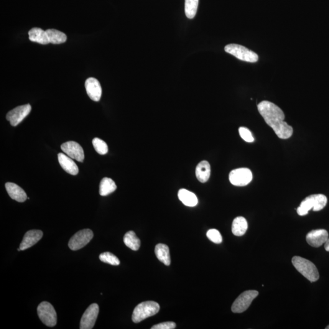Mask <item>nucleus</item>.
<instances>
[{
  "instance_id": "nucleus-13",
  "label": "nucleus",
  "mask_w": 329,
  "mask_h": 329,
  "mask_svg": "<svg viewBox=\"0 0 329 329\" xmlns=\"http://www.w3.org/2000/svg\"><path fill=\"white\" fill-rule=\"evenodd\" d=\"M329 239V234L325 229H317L310 232L306 236V240L310 246L318 247L325 244Z\"/></svg>"
},
{
  "instance_id": "nucleus-5",
  "label": "nucleus",
  "mask_w": 329,
  "mask_h": 329,
  "mask_svg": "<svg viewBox=\"0 0 329 329\" xmlns=\"http://www.w3.org/2000/svg\"><path fill=\"white\" fill-rule=\"evenodd\" d=\"M226 53L244 62L255 63L259 60V56L248 48L238 44H229L224 48Z\"/></svg>"
},
{
  "instance_id": "nucleus-7",
  "label": "nucleus",
  "mask_w": 329,
  "mask_h": 329,
  "mask_svg": "<svg viewBox=\"0 0 329 329\" xmlns=\"http://www.w3.org/2000/svg\"><path fill=\"white\" fill-rule=\"evenodd\" d=\"M40 320L48 327H54L57 324V314L53 306L48 302H42L37 307Z\"/></svg>"
},
{
  "instance_id": "nucleus-15",
  "label": "nucleus",
  "mask_w": 329,
  "mask_h": 329,
  "mask_svg": "<svg viewBox=\"0 0 329 329\" xmlns=\"http://www.w3.org/2000/svg\"><path fill=\"white\" fill-rule=\"evenodd\" d=\"M43 233L40 230H31L25 234L24 239L20 245L21 251H24L34 246L42 238Z\"/></svg>"
},
{
  "instance_id": "nucleus-30",
  "label": "nucleus",
  "mask_w": 329,
  "mask_h": 329,
  "mask_svg": "<svg viewBox=\"0 0 329 329\" xmlns=\"http://www.w3.org/2000/svg\"><path fill=\"white\" fill-rule=\"evenodd\" d=\"M239 136L244 141L248 143H252L254 141V138L251 133V132L246 127H240L239 129Z\"/></svg>"
},
{
  "instance_id": "nucleus-28",
  "label": "nucleus",
  "mask_w": 329,
  "mask_h": 329,
  "mask_svg": "<svg viewBox=\"0 0 329 329\" xmlns=\"http://www.w3.org/2000/svg\"><path fill=\"white\" fill-rule=\"evenodd\" d=\"M92 144L95 151L101 155H105L108 152V147L106 143L99 138H95L92 140Z\"/></svg>"
},
{
  "instance_id": "nucleus-32",
  "label": "nucleus",
  "mask_w": 329,
  "mask_h": 329,
  "mask_svg": "<svg viewBox=\"0 0 329 329\" xmlns=\"http://www.w3.org/2000/svg\"><path fill=\"white\" fill-rule=\"evenodd\" d=\"M325 249L328 252H329V239H328V240L326 241L325 245Z\"/></svg>"
},
{
  "instance_id": "nucleus-25",
  "label": "nucleus",
  "mask_w": 329,
  "mask_h": 329,
  "mask_svg": "<svg viewBox=\"0 0 329 329\" xmlns=\"http://www.w3.org/2000/svg\"><path fill=\"white\" fill-rule=\"evenodd\" d=\"M49 42L53 44H60L66 42L67 35L64 33L56 30H46Z\"/></svg>"
},
{
  "instance_id": "nucleus-31",
  "label": "nucleus",
  "mask_w": 329,
  "mask_h": 329,
  "mask_svg": "<svg viewBox=\"0 0 329 329\" xmlns=\"http://www.w3.org/2000/svg\"><path fill=\"white\" fill-rule=\"evenodd\" d=\"M176 324L174 322H165L153 326L151 329H174L176 328Z\"/></svg>"
},
{
  "instance_id": "nucleus-16",
  "label": "nucleus",
  "mask_w": 329,
  "mask_h": 329,
  "mask_svg": "<svg viewBox=\"0 0 329 329\" xmlns=\"http://www.w3.org/2000/svg\"><path fill=\"white\" fill-rule=\"evenodd\" d=\"M58 161L61 167L63 168L68 174L75 176L79 173V168L76 163L73 161L71 157L68 155L63 154V153H59Z\"/></svg>"
},
{
  "instance_id": "nucleus-20",
  "label": "nucleus",
  "mask_w": 329,
  "mask_h": 329,
  "mask_svg": "<svg viewBox=\"0 0 329 329\" xmlns=\"http://www.w3.org/2000/svg\"><path fill=\"white\" fill-rule=\"evenodd\" d=\"M178 198L183 205L188 207H195L198 205L197 196L192 192L182 188L179 191Z\"/></svg>"
},
{
  "instance_id": "nucleus-22",
  "label": "nucleus",
  "mask_w": 329,
  "mask_h": 329,
  "mask_svg": "<svg viewBox=\"0 0 329 329\" xmlns=\"http://www.w3.org/2000/svg\"><path fill=\"white\" fill-rule=\"evenodd\" d=\"M248 224L246 219L243 216H239L234 219L232 225V232L235 236L240 237L246 233Z\"/></svg>"
},
{
  "instance_id": "nucleus-26",
  "label": "nucleus",
  "mask_w": 329,
  "mask_h": 329,
  "mask_svg": "<svg viewBox=\"0 0 329 329\" xmlns=\"http://www.w3.org/2000/svg\"><path fill=\"white\" fill-rule=\"evenodd\" d=\"M199 0H185V12L188 19H192L197 12Z\"/></svg>"
},
{
  "instance_id": "nucleus-9",
  "label": "nucleus",
  "mask_w": 329,
  "mask_h": 329,
  "mask_svg": "<svg viewBox=\"0 0 329 329\" xmlns=\"http://www.w3.org/2000/svg\"><path fill=\"white\" fill-rule=\"evenodd\" d=\"M229 178L232 184L238 187H243L251 182L252 173L249 168H237L232 171Z\"/></svg>"
},
{
  "instance_id": "nucleus-2",
  "label": "nucleus",
  "mask_w": 329,
  "mask_h": 329,
  "mask_svg": "<svg viewBox=\"0 0 329 329\" xmlns=\"http://www.w3.org/2000/svg\"><path fill=\"white\" fill-rule=\"evenodd\" d=\"M327 203L328 198L323 194L310 195L302 201L297 209V212L300 216H304L307 215L308 211L312 209L313 211H320L325 208Z\"/></svg>"
},
{
  "instance_id": "nucleus-17",
  "label": "nucleus",
  "mask_w": 329,
  "mask_h": 329,
  "mask_svg": "<svg viewBox=\"0 0 329 329\" xmlns=\"http://www.w3.org/2000/svg\"><path fill=\"white\" fill-rule=\"evenodd\" d=\"M5 187H6L7 193L12 200L17 201V202L23 203L28 199L27 193H25L24 189L15 183L7 182Z\"/></svg>"
},
{
  "instance_id": "nucleus-11",
  "label": "nucleus",
  "mask_w": 329,
  "mask_h": 329,
  "mask_svg": "<svg viewBox=\"0 0 329 329\" xmlns=\"http://www.w3.org/2000/svg\"><path fill=\"white\" fill-rule=\"evenodd\" d=\"M99 313V306L97 303H92L84 313L81 320V329H91L95 326Z\"/></svg>"
},
{
  "instance_id": "nucleus-8",
  "label": "nucleus",
  "mask_w": 329,
  "mask_h": 329,
  "mask_svg": "<svg viewBox=\"0 0 329 329\" xmlns=\"http://www.w3.org/2000/svg\"><path fill=\"white\" fill-rule=\"evenodd\" d=\"M92 231L89 229H83L76 233L68 242V246L73 251L83 248L93 239Z\"/></svg>"
},
{
  "instance_id": "nucleus-4",
  "label": "nucleus",
  "mask_w": 329,
  "mask_h": 329,
  "mask_svg": "<svg viewBox=\"0 0 329 329\" xmlns=\"http://www.w3.org/2000/svg\"><path fill=\"white\" fill-rule=\"evenodd\" d=\"M160 310L159 303L154 301H145L139 303L134 308L132 320L135 323H139L151 316L156 315Z\"/></svg>"
},
{
  "instance_id": "nucleus-29",
  "label": "nucleus",
  "mask_w": 329,
  "mask_h": 329,
  "mask_svg": "<svg viewBox=\"0 0 329 329\" xmlns=\"http://www.w3.org/2000/svg\"><path fill=\"white\" fill-rule=\"evenodd\" d=\"M207 237L211 241L216 244L221 243L223 241V238H222L220 233L215 229L209 230L207 233Z\"/></svg>"
},
{
  "instance_id": "nucleus-18",
  "label": "nucleus",
  "mask_w": 329,
  "mask_h": 329,
  "mask_svg": "<svg viewBox=\"0 0 329 329\" xmlns=\"http://www.w3.org/2000/svg\"><path fill=\"white\" fill-rule=\"evenodd\" d=\"M29 39L33 42L47 45L50 43L47 32L39 28H33L28 32Z\"/></svg>"
},
{
  "instance_id": "nucleus-10",
  "label": "nucleus",
  "mask_w": 329,
  "mask_h": 329,
  "mask_svg": "<svg viewBox=\"0 0 329 329\" xmlns=\"http://www.w3.org/2000/svg\"><path fill=\"white\" fill-rule=\"evenodd\" d=\"M31 111L30 104H25L11 110L6 115V119L12 126H17L29 115Z\"/></svg>"
},
{
  "instance_id": "nucleus-19",
  "label": "nucleus",
  "mask_w": 329,
  "mask_h": 329,
  "mask_svg": "<svg viewBox=\"0 0 329 329\" xmlns=\"http://www.w3.org/2000/svg\"><path fill=\"white\" fill-rule=\"evenodd\" d=\"M211 168L210 164L206 160H203L196 168V177L200 182L205 183L210 177Z\"/></svg>"
},
{
  "instance_id": "nucleus-6",
  "label": "nucleus",
  "mask_w": 329,
  "mask_h": 329,
  "mask_svg": "<svg viewBox=\"0 0 329 329\" xmlns=\"http://www.w3.org/2000/svg\"><path fill=\"white\" fill-rule=\"evenodd\" d=\"M259 295L256 290H247L242 293L232 305V311L235 313H241L246 311L251 305L253 300Z\"/></svg>"
},
{
  "instance_id": "nucleus-3",
  "label": "nucleus",
  "mask_w": 329,
  "mask_h": 329,
  "mask_svg": "<svg viewBox=\"0 0 329 329\" xmlns=\"http://www.w3.org/2000/svg\"><path fill=\"white\" fill-rule=\"evenodd\" d=\"M292 264L298 271L311 282L317 281L320 274L317 268L312 262L302 257L295 256L292 259Z\"/></svg>"
},
{
  "instance_id": "nucleus-27",
  "label": "nucleus",
  "mask_w": 329,
  "mask_h": 329,
  "mask_svg": "<svg viewBox=\"0 0 329 329\" xmlns=\"http://www.w3.org/2000/svg\"><path fill=\"white\" fill-rule=\"evenodd\" d=\"M99 259L101 262L114 265V266H118L120 264V262L118 257L109 252H103V253L99 255Z\"/></svg>"
},
{
  "instance_id": "nucleus-33",
  "label": "nucleus",
  "mask_w": 329,
  "mask_h": 329,
  "mask_svg": "<svg viewBox=\"0 0 329 329\" xmlns=\"http://www.w3.org/2000/svg\"><path fill=\"white\" fill-rule=\"evenodd\" d=\"M326 329H329V326H327V327L326 328Z\"/></svg>"
},
{
  "instance_id": "nucleus-21",
  "label": "nucleus",
  "mask_w": 329,
  "mask_h": 329,
  "mask_svg": "<svg viewBox=\"0 0 329 329\" xmlns=\"http://www.w3.org/2000/svg\"><path fill=\"white\" fill-rule=\"evenodd\" d=\"M155 254L159 261L169 266L171 264L169 247L166 244L159 243L155 247Z\"/></svg>"
},
{
  "instance_id": "nucleus-12",
  "label": "nucleus",
  "mask_w": 329,
  "mask_h": 329,
  "mask_svg": "<svg viewBox=\"0 0 329 329\" xmlns=\"http://www.w3.org/2000/svg\"><path fill=\"white\" fill-rule=\"evenodd\" d=\"M61 150L71 159L83 162L84 159V153L83 148L77 142L70 141L61 145Z\"/></svg>"
},
{
  "instance_id": "nucleus-24",
  "label": "nucleus",
  "mask_w": 329,
  "mask_h": 329,
  "mask_svg": "<svg viewBox=\"0 0 329 329\" xmlns=\"http://www.w3.org/2000/svg\"><path fill=\"white\" fill-rule=\"evenodd\" d=\"M124 243L129 248L137 251L140 247V240L134 231H129L124 235Z\"/></svg>"
},
{
  "instance_id": "nucleus-1",
  "label": "nucleus",
  "mask_w": 329,
  "mask_h": 329,
  "mask_svg": "<svg viewBox=\"0 0 329 329\" xmlns=\"http://www.w3.org/2000/svg\"><path fill=\"white\" fill-rule=\"evenodd\" d=\"M257 109L267 124L271 127L277 137L288 139L293 133V127L284 121L285 114L282 110L269 101H263Z\"/></svg>"
},
{
  "instance_id": "nucleus-14",
  "label": "nucleus",
  "mask_w": 329,
  "mask_h": 329,
  "mask_svg": "<svg viewBox=\"0 0 329 329\" xmlns=\"http://www.w3.org/2000/svg\"><path fill=\"white\" fill-rule=\"evenodd\" d=\"M85 88L89 98L94 101L100 100L102 89L100 83L94 78H88L86 81Z\"/></svg>"
},
{
  "instance_id": "nucleus-23",
  "label": "nucleus",
  "mask_w": 329,
  "mask_h": 329,
  "mask_svg": "<svg viewBox=\"0 0 329 329\" xmlns=\"http://www.w3.org/2000/svg\"><path fill=\"white\" fill-rule=\"evenodd\" d=\"M117 189V185L111 178H104L99 184V194L102 196H105L113 193Z\"/></svg>"
}]
</instances>
